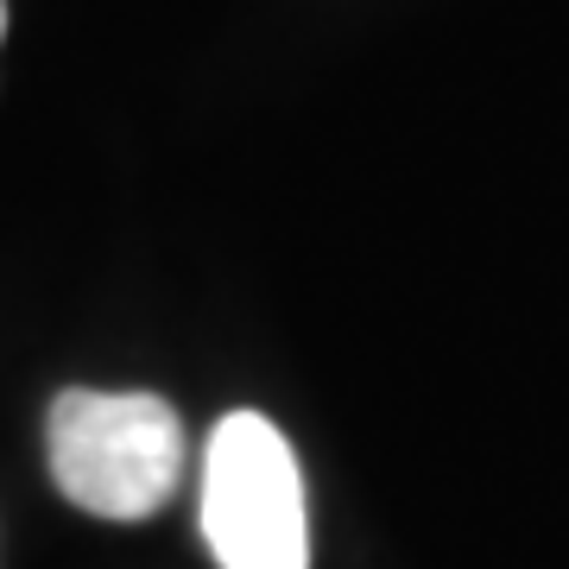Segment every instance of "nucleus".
<instances>
[{"instance_id":"nucleus-1","label":"nucleus","mask_w":569,"mask_h":569,"mask_svg":"<svg viewBox=\"0 0 569 569\" xmlns=\"http://www.w3.org/2000/svg\"><path fill=\"white\" fill-rule=\"evenodd\" d=\"M44 449L58 493L96 519H152L183 475V425L152 392H58Z\"/></svg>"},{"instance_id":"nucleus-3","label":"nucleus","mask_w":569,"mask_h":569,"mask_svg":"<svg viewBox=\"0 0 569 569\" xmlns=\"http://www.w3.org/2000/svg\"><path fill=\"white\" fill-rule=\"evenodd\" d=\"M0 32H7V0H0Z\"/></svg>"},{"instance_id":"nucleus-2","label":"nucleus","mask_w":569,"mask_h":569,"mask_svg":"<svg viewBox=\"0 0 569 569\" xmlns=\"http://www.w3.org/2000/svg\"><path fill=\"white\" fill-rule=\"evenodd\" d=\"M203 538L216 569H310L305 475L279 425L228 411L203 449Z\"/></svg>"}]
</instances>
